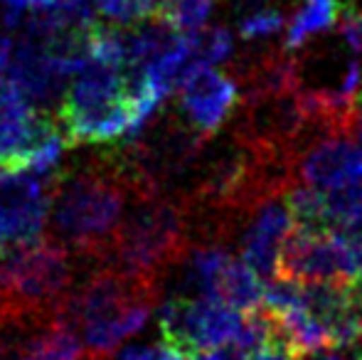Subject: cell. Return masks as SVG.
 Wrapping results in <instances>:
<instances>
[{
  "mask_svg": "<svg viewBox=\"0 0 362 360\" xmlns=\"http://www.w3.org/2000/svg\"><path fill=\"white\" fill-rule=\"evenodd\" d=\"M129 197V180L111 158L109 149L81 166L52 175L49 227L74 257L99 265L121 225Z\"/></svg>",
  "mask_w": 362,
  "mask_h": 360,
  "instance_id": "6da1fadb",
  "label": "cell"
},
{
  "mask_svg": "<svg viewBox=\"0 0 362 360\" xmlns=\"http://www.w3.org/2000/svg\"><path fill=\"white\" fill-rule=\"evenodd\" d=\"M160 286L144 279L94 265L59 308V318L79 333L89 360L114 356L131 336L148 323Z\"/></svg>",
  "mask_w": 362,
  "mask_h": 360,
  "instance_id": "7a4b0ae2",
  "label": "cell"
},
{
  "mask_svg": "<svg viewBox=\"0 0 362 360\" xmlns=\"http://www.w3.org/2000/svg\"><path fill=\"white\" fill-rule=\"evenodd\" d=\"M195 245L190 207L180 195L134 197L99 265L158 284Z\"/></svg>",
  "mask_w": 362,
  "mask_h": 360,
  "instance_id": "3957f363",
  "label": "cell"
},
{
  "mask_svg": "<svg viewBox=\"0 0 362 360\" xmlns=\"http://www.w3.org/2000/svg\"><path fill=\"white\" fill-rule=\"evenodd\" d=\"M57 119L69 149L111 144L121 136H129L134 129V106L124 69L89 57V62L69 79Z\"/></svg>",
  "mask_w": 362,
  "mask_h": 360,
  "instance_id": "277c9868",
  "label": "cell"
},
{
  "mask_svg": "<svg viewBox=\"0 0 362 360\" xmlns=\"http://www.w3.org/2000/svg\"><path fill=\"white\" fill-rule=\"evenodd\" d=\"M74 286V255L40 237L0 247V303L25 311L59 313Z\"/></svg>",
  "mask_w": 362,
  "mask_h": 360,
  "instance_id": "5b68a950",
  "label": "cell"
},
{
  "mask_svg": "<svg viewBox=\"0 0 362 360\" xmlns=\"http://www.w3.org/2000/svg\"><path fill=\"white\" fill-rule=\"evenodd\" d=\"M242 311L210 294H173L158 306L160 341L182 348L190 356L232 346L242 331Z\"/></svg>",
  "mask_w": 362,
  "mask_h": 360,
  "instance_id": "8992f818",
  "label": "cell"
},
{
  "mask_svg": "<svg viewBox=\"0 0 362 360\" xmlns=\"http://www.w3.org/2000/svg\"><path fill=\"white\" fill-rule=\"evenodd\" d=\"M296 281H345L358 284L362 277L353 252L333 230H291L279 255V274Z\"/></svg>",
  "mask_w": 362,
  "mask_h": 360,
  "instance_id": "52a82bcc",
  "label": "cell"
},
{
  "mask_svg": "<svg viewBox=\"0 0 362 360\" xmlns=\"http://www.w3.org/2000/svg\"><path fill=\"white\" fill-rule=\"evenodd\" d=\"M52 180L33 170H0V240L3 245L42 237L49 220Z\"/></svg>",
  "mask_w": 362,
  "mask_h": 360,
  "instance_id": "ba28073f",
  "label": "cell"
},
{
  "mask_svg": "<svg viewBox=\"0 0 362 360\" xmlns=\"http://www.w3.org/2000/svg\"><path fill=\"white\" fill-rule=\"evenodd\" d=\"M177 111L205 139H212L232 116L239 101V84L215 67H195L177 84Z\"/></svg>",
  "mask_w": 362,
  "mask_h": 360,
  "instance_id": "9c48e42d",
  "label": "cell"
},
{
  "mask_svg": "<svg viewBox=\"0 0 362 360\" xmlns=\"http://www.w3.org/2000/svg\"><path fill=\"white\" fill-rule=\"evenodd\" d=\"M296 178L320 190H340L362 180V144L348 134L328 136L293 158Z\"/></svg>",
  "mask_w": 362,
  "mask_h": 360,
  "instance_id": "30bf717a",
  "label": "cell"
},
{
  "mask_svg": "<svg viewBox=\"0 0 362 360\" xmlns=\"http://www.w3.org/2000/svg\"><path fill=\"white\" fill-rule=\"evenodd\" d=\"M291 230H293V220H291L286 197L279 195L259 202L252 210L249 222L244 225L242 237H239L242 260L264 281L279 274V255Z\"/></svg>",
  "mask_w": 362,
  "mask_h": 360,
  "instance_id": "8fae6325",
  "label": "cell"
},
{
  "mask_svg": "<svg viewBox=\"0 0 362 360\" xmlns=\"http://www.w3.org/2000/svg\"><path fill=\"white\" fill-rule=\"evenodd\" d=\"M284 197H286V205L296 230H305V232L333 230V215H330L328 192L325 190L296 180L284 192Z\"/></svg>",
  "mask_w": 362,
  "mask_h": 360,
  "instance_id": "7c38bea8",
  "label": "cell"
},
{
  "mask_svg": "<svg viewBox=\"0 0 362 360\" xmlns=\"http://www.w3.org/2000/svg\"><path fill=\"white\" fill-rule=\"evenodd\" d=\"M23 360H89V358H86V348L81 343L79 333L67 321H62L57 313V318H52L33 338V343L28 346Z\"/></svg>",
  "mask_w": 362,
  "mask_h": 360,
  "instance_id": "4fadbf2b",
  "label": "cell"
},
{
  "mask_svg": "<svg viewBox=\"0 0 362 360\" xmlns=\"http://www.w3.org/2000/svg\"><path fill=\"white\" fill-rule=\"evenodd\" d=\"M340 20V3L338 0H305L293 18L286 25V52H296L303 47L313 35L325 33V30L335 28Z\"/></svg>",
  "mask_w": 362,
  "mask_h": 360,
  "instance_id": "5bb4252c",
  "label": "cell"
},
{
  "mask_svg": "<svg viewBox=\"0 0 362 360\" xmlns=\"http://www.w3.org/2000/svg\"><path fill=\"white\" fill-rule=\"evenodd\" d=\"M217 296L237 311L249 313L264 303V279L244 260H232L219 279Z\"/></svg>",
  "mask_w": 362,
  "mask_h": 360,
  "instance_id": "9a60e30c",
  "label": "cell"
},
{
  "mask_svg": "<svg viewBox=\"0 0 362 360\" xmlns=\"http://www.w3.org/2000/svg\"><path fill=\"white\" fill-rule=\"evenodd\" d=\"M190 40V64L185 72L195 67H215L232 57L234 52V35L224 25L202 28L197 33L187 35Z\"/></svg>",
  "mask_w": 362,
  "mask_h": 360,
  "instance_id": "2e32d148",
  "label": "cell"
},
{
  "mask_svg": "<svg viewBox=\"0 0 362 360\" xmlns=\"http://www.w3.org/2000/svg\"><path fill=\"white\" fill-rule=\"evenodd\" d=\"M168 0H94V10L111 25H136L148 18H160Z\"/></svg>",
  "mask_w": 362,
  "mask_h": 360,
  "instance_id": "e0dca14e",
  "label": "cell"
},
{
  "mask_svg": "<svg viewBox=\"0 0 362 360\" xmlns=\"http://www.w3.org/2000/svg\"><path fill=\"white\" fill-rule=\"evenodd\" d=\"M286 25L284 13L274 5L264 3H252L249 8H242L237 20V30L244 40H267L281 33V28Z\"/></svg>",
  "mask_w": 362,
  "mask_h": 360,
  "instance_id": "ac0fdd59",
  "label": "cell"
},
{
  "mask_svg": "<svg viewBox=\"0 0 362 360\" xmlns=\"http://www.w3.org/2000/svg\"><path fill=\"white\" fill-rule=\"evenodd\" d=\"M215 0H168L160 18L182 35L202 30L210 20Z\"/></svg>",
  "mask_w": 362,
  "mask_h": 360,
  "instance_id": "d6986e66",
  "label": "cell"
},
{
  "mask_svg": "<svg viewBox=\"0 0 362 360\" xmlns=\"http://www.w3.org/2000/svg\"><path fill=\"white\" fill-rule=\"evenodd\" d=\"M333 232L348 245V250L353 252L355 262H358V267L362 272V212L348 217V220H343V222H338V225L333 227Z\"/></svg>",
  "mask_w": 362,
  "mask_h": 360,
  "instance_id": "ffe728a7",
  "label": "cell"
},
{
  "mask_svg": "<svg viewBox=\"0 0 362 360\" xmlns=\"http://www.w3.org/2000/svg\"><path fill=\"white\" fill-rule=\"evenodd\" d=\"M340 35L355 54H362V10H348L340 23Z\"/></svg>",
  "mask_w": 362,
  "mask_h": 360,
  "instance_id": "44dd1931",
  "label": "cell"
},
{
  "mask_svg": "<svg viewBox=\"0 0 362 360\" xmlns=\"http://www.w3.org/2000/svg\"><path fill=\"white\" fill-rule=\"evenodd\" d=\"M249 360H296V353L286 346L284 338H276V341L262 346L259 351L249 353Z\"/></svg>",
  "mask_w": 362,
  "mask_h": 360,
  "instance_id": "7402d4cb",
  "label": "cell"
},
{
  "mask_svg": "<svg viewBox=\"0 0 362 360\" xmlns=\"http://www.w3.org/2000/svg\"><path fill=\"white\" fill-rule=\"evenodd\" d=\"M195 360H249V353L239 351L237 346H222L215 351L200 353V356H195Z\"/></svg>",
  "mask_w": 362,
  "mask_h": 360,
  "instance_id": "603a6c76",
  "label": "cell"
},
{
  "mask_svg": "<svg viewBox=\"0 0 362 360\" xmlns=\"http://www.w3.org/2000/svg\"><path fill=\"white\" fill-rule=\"evenodd\" d=\"M119 360H160V346H131L121 351Z\"/></svg>",
  "mask_w": 362,
  "mask_h": 360,
  "instance_id": "cb8c5ba5",
  "label": "cell"
},
{
  "mask_svg": "<svg viewBox=\"0 0 362 360\" xmlns=\"http://www.w3.org/2000/svg\"><path fill=\"white\" fill-rule=\"evenodd\" d=\"M296 360H348L338 348H315V351L298 353Z\"/></svg>",
  "mask_w": 362,
  "mask_h": 360,
  "instance_id": "d4e9b609",
  "label": "cell"
},
{
  "mask_svg": "<svg viewBox=\"0 0 362 360\" xmlns=\"http://www.w3.org/2000/svg\"><path fill=\"white\" fill-rule=\"evenodd\" d=\"M160 360H195V356H190L177 346H170V343H160Z\"/></svg>",
  "mask_w": 362,
  "mask_h": 360,
  "instance_id": "484cf974",
  "label": "cell"
},
{
  "mask_svg": "<svg viewBox=\"0 0 362 360\" xmlns=\"http://www.w3.org/2000/svg\"><path fill=\"white\" fill-rule=\"evenodd\" d=\"M353 360H362V343H360V351L355 353V358H353Z\"/></svg>",
  "mask_w": 362,
  "mask_h": 360,
  "instance_id": "4316f807",
  "label": "cell"
},
{
  "mask_svg": "<svg viewBox=\"0 0 362 360\" xmlns=\"http://www.w3.org/2000/svg\"><path fill=\"white\" fill-rule=\"evenodd\" d=\"M358 289H360V294H362V277L358 279Z\"/></svg>",
  "mask_w": 362,
  "mask_h": 360,
  "instance_id": "83f0119b",
  "label": "cell"
},
{
  "mask_svg": "<svg viewBox=\"0 0 362 360\" xmlns=\"http://www.w3.org/2000/svg\"><path fill=\"white\" fill-rule=\"evenodd\" d=\"M0 5H3V0H0Z\"/></svg>",
  "mask_w": 362,
  "mask_h": 360,
  "instance_id": "f1b7e54d",
  "label": "cell"
}]
</instances>
